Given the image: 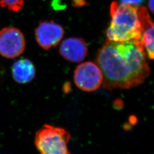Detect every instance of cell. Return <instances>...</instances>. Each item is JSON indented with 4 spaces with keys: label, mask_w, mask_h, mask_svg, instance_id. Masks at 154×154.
<instances>
[{
    "label": "cell",
    "mask_w": 154,
    "mask_h": 154,
    "mask_svg": "<svg viewBox=\"0 0 154 154\" xmlns=\"http://www.w3.org/2000/svg\"><path fill=\"white\" fill-rule=\"evenodd\" d=\"M96 63L103 74V88L107 90L135 88L150 72L141 39L106 41L98 51Z\"/></svg>",
    "instance_id": "1"
},
{
    "label": "cell",
    "mask_w": 154,
    "mask_h": 154,
    "mask_svg": "<svg viewBox=\"0 0 154 154\" xmlns=\"http://www.w3.org/2000/svg\"><path fill=\"white\" fill-rule=\"evenodd\" d=\"M137 6L118 4L113 1L110 5L111 21L106 35L109 40L123 42L142 39L141 26Z\"/></svg>",
    "instance_id": "2"
},
{
    "label": "cell",
    "mask_w": 154,
    "mask_h": 154,
    "mask_svg": "<svg viewBox=\"0 0 154 154\" xmlns=\"http://www.w3.org/2000/svg\"><path fill=\"white\" fill-rule=\"evenodd\" d=\"M70 137L65 129L45 125L37 132L35 144L40 154H71L68 149Z\"/></svg>",
    "instance_id": "3"
},
{
    "label": "cell",
    "mask_w": 154,
    "mask_h": 154,
    "mask_svg": "<svg viewBox=\"0 0 154 154\" xmlns=\"http://www.w3.org/2000/svg\"><path fill=\"white\" fill-rule=\"evenodd\" d=\"M103 76L97 63L88 61L77 67L74 74L75 85L84 91L92 92L102 85Z\"/></svg>",
    "instance_id": "4"
},
{
    "label": "cell",
    "mask_w": 154,
    "mask_h": 154,
    "mask_svg": "<svg viewBox=\"0 0 154 154\" xmlns=\"http://www.w3.org/2000/svg\"><path fill=\"white\" fill-rule=\"evenodd\" d=\"M26 46L22 32L15 27H6L0 30V55L14 59L21 55Z\"/></svg>",
    "instance_id": "5"
},
{
    "label": "cell",
    "mask_w": 154,
    "mask_h": 154,
    "mask_svg": "<svg viewBox=\"0 0 154 154\" xmlns=\"http://www.w3.org/2000/svg\"><path fill=\"white\" fill-rule=\"evenodd\" d=\"M64 34L63 28L52 21L39 22L35 30L36 41L44 50L56 46L60 42Z\"/></svg>",
    "instance_id": "6"
},
{
    "label": "cell",
    "mask_w": 154,
    "mask_h": 154,
    "mask_svg": "<svg viewBox=\"0 0 154 154\" xmlns=\"http://www.w3.org/2000/svg\"><path fill=\"white\" fill-rule=\"evenodd\" d=\"M88 46L82 38L71 37L62 42L60 53L67 61L80 62L85 58L88 54Z\"/></svg>",
    "instance_id": "7"
},
{
    "label": "cell",
    "mask_w": 154,
    "mask_h": 154,
    "mask_svg": "<svg viewBox=\"0 0 154 154\" xmlns=\"http://www.w3.org/2000/svg\"><path fill=\"white\" fill-rule=\"evenodd\" d=\"M138 11L144 48L149 59L152 60L154 58V23L146 8L139 7Z\"/></svg>",
    "instance_id": "8"
},
{
    "label": "cell",
    "mask_w": 154,
    "mask_h": 154,
    "mask_svg": "<svg viewBox=\"0 0 154 154\" xmlns=\"http://www.w3.org/2000/svg\"><path fill=\"white\" fill-rule=\"evenodd\" d=\"M11 74L16 82L26 84L32 81L35 78V68L32 61L26 58H21L13 64Z\"/></svg>",
    "instance_id": "9"
},
{
    "label": "cell",
    "mask_w": 154,
    "mask_h": 154,
    "mask_svg": "<svg viewBox=\"0 0 154 154\" xmlns=\"http://www.w3.org/2000/svg\"><path fill=\"white\" fill-rule=\"evenodd\" d=\"M24 4L23 0H0V6L9 11L18 12L22 9Z\"/></svg>",
    "instance_id": "10"
},
{
    "label": "cell",
    "mask_w": 154,
    "mask_h": 154,
    "mask_svg": "<svg viewBox=\"0 0 154 154\" xmlns=\"http://www.w3.org/2000/svg\"><path fill=\"white\" fill-rule=\"evenodd\" d=\"M122 4L137 6L142 4L144 0H120Z\"/></svg>",
    "instance_id": "11"
},
{
    "label": "cell",
    "mask_w": 154,
    "mask_h": 154,
    "mask_svg": "<svg viewBox=\"0 0 154 154\" xmlns=\"http://www.w3.org/2000/svg\"><path fill=\"white\" fill-rule=\"evenodd\" d=\"M154 0H149V7L150 11L154 12Z\"/></svg>",
    "instance_id": "12"
}]
</instances>
